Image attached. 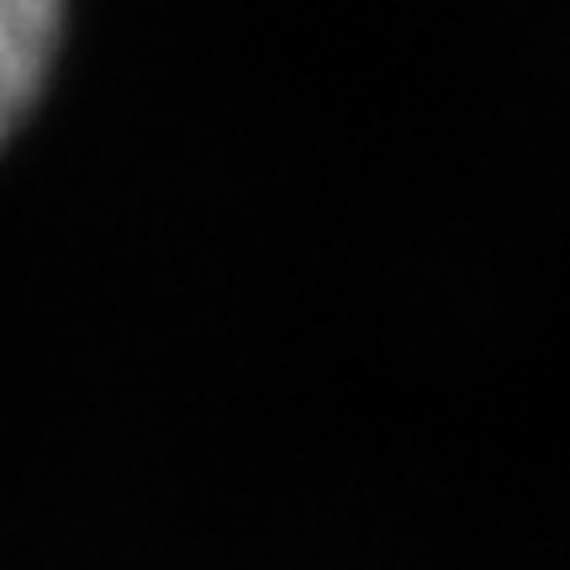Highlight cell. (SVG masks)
<instances>
[{
	"label": "cell",
	"instance_id": "6da1fadb",
	"mask_svg": "<svg viewBox=\"0 0 570 570\" xmlns=\"http://www.w3.org/2000/svg\"><path fill=\"white\" fill-rule=\"evenodd\" d=\"M69 0H0V148L48 90Z\"/></svg>",
	"mask_w": 570,
	"mask_h": 570
}]
</instances>
